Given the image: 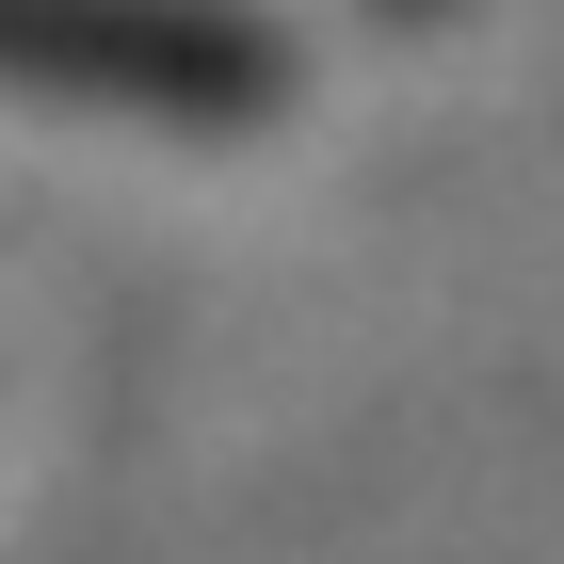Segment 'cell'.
Instances as JSON below:
<instances>
[{
	"mask_svg": "<svg viewBox=\"0 0 564 564\" xmlns=\"http://www.w3.org/2000/svg\"><path fill=\"white\" fill-rule=\"evenodd\" d=\"M0 97L130 130H259L291 97V33L259 0H0Z\"/></svg>",
	"mask_w": 564,
	"mask_h": 564,
	"instance_id": "1",
	"label": "cell"
},
{
	"mask_svg": "<svg viewBox=\"0 0 564 564\" xmlns=\"http://www.w3.org/2000/svg\"><path fill=\"white\" fill-rule=\"evenodd\" d=\"M403 17H435V0H403Z\"/></svg>",
	"mask_w": 564,
	"mask_h": 564,
	"instance_id": "2",
	"label": "cell"
}]
</instances>
